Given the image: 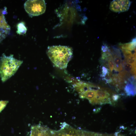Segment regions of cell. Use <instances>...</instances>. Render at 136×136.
I'll return each mask as SVG.
<instances>
[{"instance_id":"obj_1","label":"cell","mask_w":136,"mask_h":136,"mask_svg":"<svg viewBox=\"0 0 136 136\" xmlns=\"http://www.w3.org/2000/svg\"><path fill=\"white\" fill-rule=\"evenodd\" d=\"M47 53L54 66L61 69L66 68L73 54L71 48L60 45L49 47Z\"/></svg>"},{"instance_id":"obj_2","label":"cell","mask_w":136,"mask_h":136,"mask_svg":"<svg viewBox=\"0 0 136 136\" xmlns=\"http://www.w3.org/2000/svg\"><path fill=\"white\" fill-rule=\"evenodd\" d=\"M23 61L15 58L13 55L7 56L3 53L0 58V77L4 82L13 75Z\"/></svg>"},{"instance_id":"obj_3","label":"cell","mask_w":136,"mask_h":136,"mask_svg":"<svg viewBox=\"0 0 136 136\" xmlns=\"http://www.w3.org/2000/svg\"><path fill=\"white\" fill-rule=\"evenodd\" d=\"M24 7L26 12L31 16L43 14L46 8L45 2L43 0H27L24 4Z\"/></svg>"},{"instance_id":"obj_4","label":"cell","mask_w":136,"mask_h":136,"mask_svg":"<svg viewBox=\"0 0 136 136\" xmlns=\"http://www.w3.org/2000/svg\"><path fill=\"white\" fill-rule=\"evenodd\" d=\"M128 0H113L110 4V9L116 12H121L127 11L131 5Z\"/></svg>"},{"instance_id":"obj_5","label":"cell","mask_w":136,"mask_h":136,"mask_svg":"<svg viewBox=\"0 0 136 136\" xmlns=\"http://www.w3.org/2000/svg\"><path fill=\"white\" fill-rule=\"evenodd\" d=\"M110 50L114 59V70L117 72L122 71L123 67L120 51L118 49L113 47Z\"/></svg>"},{"instance_id":"obj_6","label":"cell","mask_w":136,"mask_h":136,"mask_svg":"<svg viewBox=\"0 0 136 136\" xmlns=\"http://www.w3.org/2000/svg\"><path fill=\"white\" fill-rule=\"evenodd\" d=\"M48 128L46 126L38 124L32 126L29 136H46Z\"/></svg>"},{"instance_id":"obj_7","label":"cell","mask_w":136,"mask_h":136,"mask_svg":"<svg viewBox=\"0 0 136 136\" xmlns=\"http://www.w3.org/2000/svg\"><path fill=\"white\" fill-rule=\"evenodd\" d=\"M124 90L128 95L134 96L136 94L135 84L128 81L125 87Z\"/></svg>"},{"instance_id":"obj_8","label":"cell","mask_w":136,"mask_h":136,"mask_svg":"<svg viewBox=\"0 0 136 136\" xmlns=\"http://www.w3.org/2000/svg\"><path fill=\"white\" fill-rule=\"evenodd\" d=\"M136 39H133L132 41L129 43L121 44L120 47L121 49L132 51L135 50Z\"/></svg>"},{"instance_id":"obj_9","label":"cell","mask_w":136,"mask_h":136,"mask_svg":"<svg viewBox=\"0 0 136 136\" xmlns=\"http://www.w3.org/2000/svg\"><path fill=\"white\" fill-rule=\"evenodd\" d=\"M123 67H124V71L135 76L136 65H133L126 62L124 60L122 62Z\"/></svg>"},{"instance_id":"obj_10","label":"cell","mask_w":136,"mask_h":136,"mask_svg":"<svg viewBox=\"0 0 136 136\" xmlns=\"http://www.w3.org/2000/svg\"><path fill=\"white\" fill-rule=\"evenodd\" d=\"M124 60L126 62L133 65H136L135 52L125 57Z\"/></svg>"},{"instance_id":"obj_11","label":"cell","mask_w":136,"mask_h":136,"mask_svg":"<svg viewBox=\"0 0 136 136\" xmlns=\"http://www.w3.org/2000/svg\"><path fill=\"white\" fill-rule=\"evenodd\" d=\"M17 26V33L18 34L23 35L26 33L27 29L24 23L23 22H21L18 23Z\"/></svg>"},{"instance_id":"obj_12","label":"cell","mask_w":136,"mask_h":136,"mask_svg":"<svg viewBox=\"0 0 136 136\" xmlns=\"http://www.w3.org/2000/svg\"><path fill=\"white\" fill-rule=\"evenodd\" d=\"M9 101L7 100L0 101V113L6 107Z\"/></svg>"},{"instance_id":"obj_13","label":"cell","mask_w":136,"mask_h":136,"mask_svg":"<svg viewBox=\"0 0 136 136\" xmlns=\"http://www.w3.org/2000/svg\"><path fill=\"white\" fill-rule=\"evenodd\" d=\"M102 74L101 76L103 78L105 77L107 74H109V70L104 66H103L102 67Z\"/></svg>"},{"instance_id":"obj_14","label":"cell","mask_w":136,"mask_h":136,"mask_svg":"<svg viewBox=\"0 0 136 136\" xmlns=\"http://www.w3.org/2000/svg\"><path fill=\"white\" fill-rule=\"evenodd\" d=\"M118 136H122V135L121 136V135H120L119 136H118Z\"/></svg>"}]
</instances>
